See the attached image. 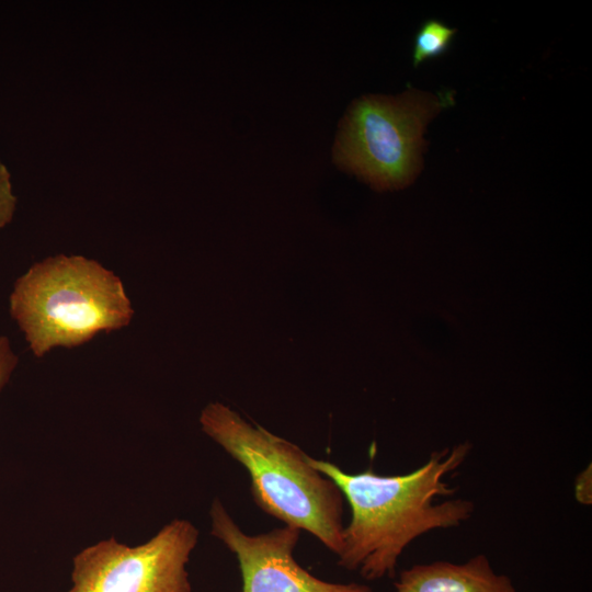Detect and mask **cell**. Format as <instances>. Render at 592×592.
Returning <instances> with one entry per match:
<instances>
[{"label": "cell", "mask_w": 592, "mask_h": 592, "mask_svg": "<svg viewBox=\"0 0 592 592\" xmlns=\"http://www.w3.org/2000/svg\"><path fill=\"white\" fill-rule=\"evenodd\" d=\"M452 102L449 92L434 98L414 90L354 101L339 125L333 162L375 190L407 185L420 168L425 124Z\"/></svg>", "instance_id": "4"}, {"label": "cell", "mask_w": 592, "mask_h": 592, "mask_svg": "<svg viewBox=\"0 0 592 592\" xmlns=\"http://www.w3.org/2000/svg\"><path fill=\"white\" fill-rule=\"evenodd\" d=\"M18 197L14 194L10 170L0 160V230L14 218Z\"/></svg>", "instance_id": "9"}, {"label": "cell", "mask_w": 592, "mask_h": 592, "mask_svg": "<svg viewBox=\"0 0 592 592\" xmlns=\"http://www.w3.org/2000/svg\"><path fill=\"white\" fill-rule=\"evenodd\" d=\"M209 515L210 534L237 557L241 592H373L366 584L328 582L304 569L294 558L300 537L295 526L248 535L219 499L213 501Z\"/></svg>", "instance_id": "6"}, {"label": "cell", "mask_w": 592, "mask_h": 592, "mask_svg": "<svg viewBox=\"0 0 592 592\" xmlns=\"http://www.w3.org/2000/svg\"><path fill=\"white\" fill-rule=\"evenodd\" d=\"M198 535L193 523L174 519L135 547L101 540L73 557L69 592H192L186 565Z\"/></svg>", "instance_id": "5"}, {"label": "cell", "mask_w": 592, "mask_h": 592, "mask_svg": "<svg viewBox=\"0 0 592 592\" xmlns=\"http://www.w3.org/2000/svg\"><path fill=\"white\" fill-rule=\"evenodd\" d=\"M456 33L441 21L428 20L419 29L413 48V65L434 59L445 54Z\"/></svg>", "instance_id": "8"}, {"label": "cell", "mask_w": 592, "mask_h": 592, "mask_svg": "<svg viewBox=\"0 0 592 592\" xmlns=\"http://www.w3.org/2000/svg\"><path fill=\"white\" fill-rule=\"evenodd\" d=\"M591 465L580 473L576 479V498L583 504H591Z\"/></svg>", "instance_id": "11"}, {"label": "cell", "mask_w": 592, "mask_h": 592, "mask_svg": "<svg viewBox=\"0 0 592 592\" xmlns=\"http://www.w3.org/2000/svg\"><path fill=\"white\" fill-rule=\"evenodd\" d=\"M203 432L246 468L254 503L266 514L307 531L338 555L343 545L344 497L308 454L220 402L201 412Z\"/></svg>", "instance_id": "2"}, {"label": "cell", "mask_w": 592, "mask_h": 592, "mask_svg": "<svg viewBox=\"0 0 592 592\" xmlns=\"http://www.w3.org/2000/svg\"><path fill=\"white\" fill-rule=\"evenodd\" d=\"M396 592H516L512 580L496 573L489 559L476 555L462 563L435 560L402 570Z\"/></svg>", "instance_id": "7"}, {"label": "cell", "mask_w": 592, "mask_h": 592, "mask_svg": "<svg viewBox=\"0 0 592 592\" xmlns=\"http://www.w3.org/2000/svg\"><path fill=\"white\" fill-rule=\"evenodd\" d=\"M9 312L35 357L121 330L135 314L119 276L94 259L62 253L15 280Z\"/></svg>", "instance_id": "3"}, {"label": "cell", "mask_w": 592, "mask_h": 592, "mask_svg": "<svg viewBox=\"0 0 592 592\" xmlns=\"http://www.w3.org/2000/svg\"><path fill=\"white\" fill-rule=\"evenodd\" d=\"M470 449L468 442L444 447L418 468L392 476L372 469L349 474L308 456L311 466L339 487L351 509L338 565L369 581L394 578L399 557L414 539L469 520L474 502L449 499L455 489L446 478L465 463Z\"/></svg>", "instance_id": "1"}, {"label": "cell", "mask_w": 592, "mask_h": 592, "mask_svg": "<svg viewBox=\"0 0 592 592\" xmlns=\"http://www.w3.org/2000/svg\"><path fill=\"white\" fill-rule=\"evenodd\" d=\"M19 364V356L7 335H0V391L9 383Z\"/></svg>", "instance_id": "10"}]
</instances>
